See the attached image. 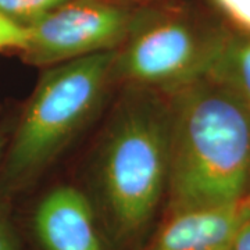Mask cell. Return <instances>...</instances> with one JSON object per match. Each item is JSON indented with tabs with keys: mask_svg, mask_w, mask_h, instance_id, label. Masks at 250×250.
<instances>
[{
	"mask_svg": "<svg viewBox=\"0 0 250 250\" xmlns=\"http://www.w3.org/2000/svg\"><path fill=\"white\" fill-rule=\"evenodd\" d=\"M172 93L171 213L239 205L250 192V107L210 75Z\"/></svg>",
	"mask_w": 250,
	"mask_h": 250,
	"instance_id": "obj_1",
	"label": "cell"
},
{
	"mask_svg": "<svg viewBox=\"0 0 250 250\" xmlns=\"http://www.w3.org/2000/svg\"><path fill=\"white\" fill-rule=\"evenodd\" d=\"M116 57L114 50L90 54L41 77L10 145L4 187L27 184L70 143L99 106Z\"/></svg>",
	"mask_w": 250,
	"mask_h": 250,
	"instance_id": "obj_2",
	"label": "cell"
},
{
	"mask_svg": "<svg viewBox=\"0 0 250 250\" xmlns=\"http://www.w3.org/2000/svg\"><path fill=\"white\" fill-rule=\"evenodd\" d=\"M168 111L142 103L126 108L108 135L100 181L116 228L125 236L153 220L168 179Z\"/></svg>",
	"mask_w": 250,
	"mask_h": 250,
	"instance_id": "obj_3",
	"label": "cell"
},
{
	"mask_svg": "<svg viewBox=\"0 0 250 250\" xmlns=\"http://www.w3.org/2000/svg\"><path fill=\"white\" fill-rule=\"evenodd\" d=\"M128 25V14L113 4L68 0L28 25L31 39L22 52L24 59L46 67L114 50L126 35Z\"/></svg>",
	"mask_w": 250,
	"mask_h": 250,
	"instance_id": "obj_4",
	"label": "cell"
},
{
	"mask_svg": "<svg viewBox=\"0 0 250 250\" xmlns=\"http://www.w3.org/2000/svg\"><path fill=\"white\" fill-rule=\"evenodd\" d=\"M220 38H202L178 21L146 28L117 54L113 72L142 85L175 90L207 74Z\"/></svg>",
	"mask_w": 250,
	"mask_h": 250,
	"instance_id": "obj_5",
	"label": "cell"
},
{
	"mask_svg": "<svg viewBox=\"0 0 250 250\" xmlns=\"http://www.w3.org/2000/svg\"><path fill=\"white\" fill-rule=\"evenodd\" d=\"M34 228L45 250H107L99 236L88 197L72 187H59L38 205Z\"/></svg>",
	"mask_w": 250,
	"mask_h": 250,
	"instance_id": "obj_6",
	"label": "cell"
},
{
	"mask_svg": "<svg viewBox=\"0 0 250 250\" xmlns=\"http://www.w3.org/2000/svg\"><path fill=\"white\" fill-rule=\"evenodd\" d=\"M249 213L241 205L171 213L147 250H233Z\"/></svg>",
	"mask_w": 250,
	"mask_h": 250,
	"instance_id": "obj_7",
	"label": "cell"
},
{
	"mask_svg": "<svg viewBox=\"0 0 250 250\" xmlns=\"http://www.w3.org/2000/svg\"><path fill=\"white\" fill-rule=\"evenodd\" d=\"M206 75L233 90L250 107V38H220Z\"/></svg>",
	"mask_w": 250,
	"mask_h": 250,
	"instance_id": "obj_8",
	"label": "cell"
},
{
	"mask_svg": "<svg viewBox=\"0 0 250 250\" xmlns=\"http://www.w3.org/2000/svg\"><path fill=\"white\" fill-rule=\"evenodd\" d=\"M68 0H0V13L22 25H31Z\"/></svg>",
	"mask_w": 250,
	"mask_h": 250,
	"instance_id": "obj_9",
	"label": "cell"
},
{
	"mask_svg": "<svg viewBox=\"0 0 250 250\" xmlns=\"http://www.w3.org/2000/svg\"><path fill=\"white\" fill-rule=\"evenodd\" d=\"M29 39L31 31L27 25H22L0 13V50L18 49L24 52L28 47Z\"/></svg>",
	"mask_w": 250,
	"mask_h": 250,
	"instance_id": "obj_10",
	"label": "cell"
},
{
	"mask_svg": "<svg viewBox=\"0 0 250 250\" xmlns=\"http://www.w3.org/2000/svg\"><path fill=\"white\" fill-rule=\"evenodd\" d=\"M214 1L233 22L250 31V0H214Z\"/></svg>",
	"mask_w": 250,
	"mask_h": 250,
	"instance_id": "obj_11",
	"label": "cell"
},
{
	"mask_svg": "<svg viewBox=\"0 0 250 250\" xmlns=\"http://www.w3.org/2000/svg\"><path fill=\"white\" fill-rule=\"evenodd\" d=\"M0 250H22L17 233L13 229L9 218L0 208Z\"/></svg>",
	"mask_w": 250,
	"mask_h": 250,
	"instance_id": "obj_12",
	"label": "cell"
},
{
	"mask_svg": "<svg viewBox=\"0 0 250 250\" xmlns=\"http://www.w3.org/2000/svg\"><path fill=\"white\" fill-rule=\"evenodd\" d=\"M233 250H250V213L238 228L233 241Z\"/></svg>",
	"mask_w": 250,
	"mask_h": 250,
	"instance_id": "obj_13",
	"label": "cell"
},
{
	"mask_svg": "<svg viewBox=\"0 0 250 250\" xmlns=\"http://www.w3.org/2000/svg\"><path fill=\"white\" fill-rule=\"evenodd\" d=\"M239 205H241L243 208H246V210H249L250 211V192L246 195V196L243 197V200H242Z\"/></svg>",
	"mask_w": 250,
	"mask_h": 250,
	"instance_id": "obj_14",
	"label": "cell"
},
{
	"mask_svg": "<svg viewBox=\"0 0 250 250\" xmlns=\"http://www.w3.org/2000/svg\"><path fill=\"white\" fill-rule=\"evenodd\" d=\"M3 145H4V142H3V136L0 134V157H1V153H3Z\"/></svg>",
	"mask_w": 250,
	"mask_h": 250,
	"instance_id": "obj_15",
	"label": "cell"
}]
</instances>
